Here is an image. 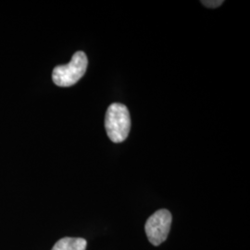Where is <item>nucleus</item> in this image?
<instances>
[{
    "label": "nucleus",
    "mask_w": 250,
    "mask_h": 250,
    "mask_svg": "<svg viewBox=\"0 0 250 250\" xmlns=\"http://www.w3.org/2000/svg\"><path fill=\"white\" fill-rule=\"evenodd\" d=\"M87 242L83 238L64 237L55 244L52 250H85Z\"/></svg>",
    "instance_id": "4"
},
{
    "label": "nucleus",
    "mask_w": 250,
    "mask_h": 250,
    "mask_svg": "<svg viewBox=\"0 0 250 250\" xmlns=\"http://www.w3.org/2000/svg\"><path fill=\"white\" fill-rule=\"evenodd\" d=\"M88 65L84 52L78 51L72 56V61L66 65L57 66L52 72L53 82L62 87H69L75 84L86 72Z\"/></svg>",
    "instance_id": "2"
},
{
    "label": "nucleus",
    "mask_w": 250,
    "mask_h": 250,
    "mask_svg": "<svg viewBox=\"0 0 250 250\" xmlns=\"http://www.w3.org/2000/svg\"><path fill=\"white\" fill-rule=\"evenodd\" d=\"M171 214L168 209H160L152 214L146 221L145 230L149 242L154 246H160L165 241L170 232Z\"/></svg>",
    "instance_id": "3"
},
{
    "label": "nucleus",
    "mask_w": 250,
    "mask_h": 250,
    "mask_svg": "<svg viewBox=\"0 0 250 250\" xmlns=\"http://www.w3.org/2000/svg\"><path fill=\"white\" fill-rule=\"evenodd\" d=\"M201 3L207 8L216 9V8L220 7L224 3V1L223 0H203V1H201Z\"/></svg>",
    "instance_id": "5"
},
{
    "label": "nucleus",
    "mask_w": 250,
    "mask_h": 250,
    "mask_svg": "<svg viewBox=\"0 0 250 250\" xmlns=\"http://www.w3.org/2000/svg\"><path fill=\"white\" fill-rule=\"evenodd\" d=\"M105 128L113 143H122L128 137L131 129V118L128 108L122 103H113L107 107Z\"/></svg>",
    "instance_id": "1"
}]
</instances>
